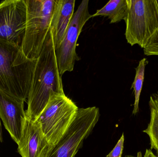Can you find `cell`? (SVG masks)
Wrapping results in <instances>:
<instances>
[{
    "instance_id": "cell-1",
    "label": "cell",
    "mask_w": 158,
    "mask_h": 157,
    "mask_svg": "<svg viewBox=\"0 0 158 157\" xmlns=\"http://www.w3.org/2000/svg\"><path fill=\"white\" fill-rule=\"evenodd\" d=\"M54 94L65 93L50 29L36 61L27 101V118L35 120L46 107L51 95Z\"/></svg>"
},
{
    "instance_id": "cell-2",
    "label": "cell",
    "mask_w": 158,
    "mask_h": 157,
    "mask_svg": "<svg viewBox=\"0 0 158 157\" xmlns=\"http://www.w3.org/2000/svg\"><path fill=\"white\" fill-rule=\"evenodd\" d=\"M36 61L27 58L19 46L0 39V91L27 101Z\"/></svg>"
},
{
    "instance_id": "cell-3",
    "label": "cell",
    "mask_w": 158,
    "mask_h": 157,
    "mask_svg": "<svg viewBox=\"0 0 158 157\" xmlns=\"http://www.w3.org/2000/svg\"><path fill=\"white\" fill-rule=\"evenodd\" d=\"M27 21L20 48L26 57L37 60L50 29L56 0H25Z\"/></svg>"
},
{
    "instance_id": "cell-4",
    "label": "cell",
    "mask_w": 158,
    "mask_h": 157,
    "mask_svg": "<svg viewBox=\"0 0 158 157\" xmlns=\"http://www.w3.org/2000/svg\"><path fill=\"white\" fill-rule=\"evenodd\" d=\"M78 109L65 95H51L46 107L35 120L50 145H55L64 136Z\"/></svg>"
},
{
    "instance_id": "cell-5",
    "label": "cell",
    "mask_w": 158,
    "mask_h": 157,
    "mask_svg": "<svg viewBox=\"0 0 158 157\" xmlns=\"http://www.w3.org/2000/svg\"><path fill=\"white\" fill-rule=\"evenodd\" d=\"M128 2L125 38L131 46L137 44L143 48L158 32V0H128Z\"/></svg>"
},
{
    "instance_id": "cell-6",
    "label": "cell",
    "mask_w": 158,
    "mask_h": 157,
    "mask_svg": "<svg viewBox=\"0 0 158 157\" xmlns=\"http://www.w3.org/2000/svg\"><path fill=\"white\" fill-rule=\"evenodd\" d=\"M99 118L95 107L79 108L77 116L64 135L53 146L46 157H74L84 141L93 131Z\"/></svg>"
},
{
    "instance_id": "cell-7",
    "label": "cell",
    "mask_w": 158,
    "mask_h": 157,
    "mask_svg": "<svg viewBox=\"0 0 158 157\" xmlns=\"http://www.w3.org/2000/svg\"><path fill=\"white\" fill-rule=\"evenodd\" d=\"M88 4V0L82 1L73 14L63 41L55 50L58 69L62 76L66 72L73 71L75 63L80 60L76 52L77 41L84 26L92 18Z\"/></svg>"
},
{
    "instance_id": "cell-8",
    "label": "cell",
    "mask_w": 158,
    "mask_h": 157,
    "mask_svg": "<svg viewBox=\"0 0 158 157\" xmlns=\"http://www.w3.org/2000/svg\"><path fill=\"white\" fill-rule=\"evenodd\" d=\"M27 21L25 0H6L0 2V39L20 47Z\"/></svg>"
},
{
    "instance_id": "cell-9",
    "label": "cell",
    "mask_w": 158,
    "mask_h": 157,
    "mask_svg": "<svg viewBox=\"0 0 158 157\" xmlns=\"http://www.w3.org/2000/svg\"><path fill=\"white\" fill-rule=\"evenodd\" d=\"M24 102L0 91V119L11 138L17 145L27 119Z\"/></svg>"
},
{
    "instance_id": "cell-10",
    "label": "cell",
    "mask_w": 158,
    "mask_h": 157,
    "mask_svg": "<svg viewBox=\"0 0 158 157\" xmlns=\"http://www.w3.org/2000/svg\"><path fill=\"white\" fill-rule=\"evenodd\" d=\"M18 146V152L22 157H46L53 147L46 140L39 124L27 117Z\"/></svg>"
},
{
    "instance_id": "cell-11",
    "label": "cell",
    "mask_w": 158,
    "mask_h": 157,
    "mask_svg": "<svg viewBox=\"0 0 158 157\" xmlns=\"http://www.w3.org/2000/svg\"><path fill=\"white\" fill-rule=\"evenodd\" d=\"M75 0H56L50 24L55 50L64 37L74 14Z\"/></svg>"
},
{
    "instance_id": "cell-12",
    "label": "cell",
    "mask_w": 158,
    "mask_h": 157,
    "mask_svg": "<svg viewBox=\"0 0 158 157\" xmlns=\"http://www.w3.org/2000/svg\"><path fill=\"white\" fill-rule=\"evenodd\" d=\"M128 9V0H110L105 6L92 15V18L107 17L110 20V24L118 23L124 20Z\"/></svg>"
},
{
    "instance_id": "cell-13",
    "label": "cell",
    "mask_w": 158,
    "mask_h": 157,
    "mask_svg": "<svg viewBox=\"0 0 158 157\" xmlns=\"http://www.w3.org/2000/svg\"><path fill=\"white\" fill-rule=\"evenodd\" d=\"M148 64V61L146 58H143L140 61L138 66L135 69V77L131 87V89H133L134 93V107L132 112V114L134 115L139 112V100L144 80L145 70Z\"/></svg>"
},
{
    "instance_id": "cell-14",
    "label": "cell",
    "mask_w": 158,
    "mask_h": 157,
    "mask_svg": "<svg viewBox=\"0 0 158 157\" xmlns=\"http://www.w3.org/2000/svg\"><path fill=\"white\" fill-rule=\"evenodd\" d=\"M143 131L149 136L151 149L156 150L158 157V113L153 109L150 108V122Z\"/></svg>"
},
{
    "instance_id": "cell-15",
    "label": "cell",
    "mask_w": 158,
    "mask_h": 157,
    "mask_svg": "<svg viewBox=\"0 0 158 157\" xmlns=\"http://www.w3.org/2000/svg\"><path fill=\"white\" fill-rule=\"evenodd\" d=\"M143 49L144 53L147 56H158V32L149 39Z\"/></svg>"
},
{
    "instance_id": "cell-16",
    "label": "cell",
    "mask_w": 158,
    "mask_h": 157,
    "mask_svg": "<svg viewBox=\"0 0 158 157\" xmlns=\"http://www.w3.org/2000/svg\"><path fill=\"white\" fill-rule=\"evenodd\" d=\"M124 142V135L123 134L120 139L118 141L114 148L106 157H122L123 150Z\"/></svg>"
},
{
    "instance_id": "cell-17",
    "label": "cell",
    "mask_w": 158,
    "mask_h": 157,
    "mask_svg": "<svg viewBox=\"0 0 158 157\" xmlns=\"http://www.w3.org/2000/svg\"><path fill=\"white\" fill-rule=\"evenodd\" d=\"M149 105L150 108L155 110L158 113V92L151 96Z\"/></svg>"
},
{
    "instance_id": "cell-18",
    "label": "cell",
    "mask_w": 158,
    "mask_h": 157,
    "mask_svg": "<svg viewBox=\"0 0 158 157\" xmlns=\"http://www.w3.org/2000/svg\"><path fill=\"white\" fill-rule=\"evenodd\" d=\"M144 157H158L152 152L151 149H147Z\"/></svg>"
},
{
    "instance_id": "cell-19",
    "label": "cell",
    "mask_w": 158,
    "mask_h": 157,
    "mask_svg": "<svg viewBox=\"0 0 158 157\" xmlns=\"http://www.w3.org/2000/svg\"><path fill=\"white\" fill-rule=\"evenodd\" d=\"M3 142V138L2 131V124H1V119H0V143H2Z\"/></svg>"
}]
</instances>
